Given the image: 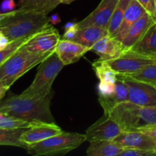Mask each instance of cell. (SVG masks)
Here are the masks:
<instances>
[{
	"mask_svg": "<svg viewBox=\"0 0 156 156\" xmlns=\"http://www.w3.org/2000/svg\"><path fill=\"white\" fill-rule=\"evenodd\" d=\"M25 128L16 129H7L0 128V146H11L27 149L28 146L21 141V133Z\"/></svg>",
	"mask_w": 156,
	"mask_h": 156,
	"instance_id": "603a6c76",
	"label": "cell"
},
{
	"mask_svg": "<svg viewBox=\"0 0 156 156\" xmlns=\"http://www.w3.org/2000/svg\"><path fill=\"white\" fill-rule=\"evenodd\" d=\"M61 132L62 129L56 123L37 122L31 127L26 129L21 133L20 139L28 146L57 135Z\"/></svg>",
	"mask_w": 156,
	"mask_h": 156,
	"instance_id": "4fadbf2b",
	"label": "cell"
},
{
	"mask_svg": "<svg viewBox=\"0 0 156 156\" xmlns=\"http://www.w3.org/2000/svg\"><path fill=\"white\" fill-rule=\"evenodd\" d=\"M65 66L56 52L39 64L34 79L21 95L27 98H41L52 91V85L61 70Z\"/></svg>",
	"mask_w": 156,
	"mask_h": 156,
	"instance_id": "5b68a950",
	"label": "cell"
},
{
	"mask_svg": "<svg viewBox=\"0 0 156 156\" xmlns=\"http://www.w3.org/2000/svg\"><path fill=\"white\" fill-rule=\"evenodd\" d=\"M31 37L32 36L20 38V39L11 41L9 45L6 46L5 48L0 50V65L3 63L11 55L13 54L18 49H19L23 44H25Z\"/></svg>",
	"mask_w": 156,
	"mask_h": 156,
	"instance_id": "83f0119b",
	"label": "cell"
},
{
	"mask_svg": "<svg viewBox=\"0 0 156 156\" xmlns=\"http://www.w3.org/2000/svg\"><path fill=\"white\" fill-rule=\"evenodd\" d=\"M116 83H111V82H100L98 86V91L99 97L106 98L111 96L115 91Z\"/></svg>",
	"mask_w": 156,
	"mask_h": 156,
	"instance_id": "f1b7e54d",
	"label": "cell"
},
{
	"mask_svg": "<svg viewBox=\"0 0 156 156\" xmlns=\"http://www.w3.org/2000/svg\"><path fill=\"white\" fill-rule=\"evenodd\" d=\"M91 50L94 51L102 61L117 59L125 51L121 42L109 35L96 42L91 47Z\"/></svg>",
	"mask_w": 156,
	"mask_h": 156,
	"instance_id": "2e32d148",
	"label": "cell"
},
{
	"mask_svg": "<svg viewBox=\"0 0 156 156\" xmlns=\"http://www.w3.org/2000/svg\"><path fill=\"white\" fill-rule=\"evenodd\" d=\"M114 141L123 149L135 148L156 152L155 141L143 131H123Z\"/></svg>",
	"mask_w": 156,
	"mask_h": 156,
	"instance_id": "7c38bea8",
	"label": "cell"
},
{
	"mask_svg": "<svg viewBox=\"0 0 156 156\" xmlns=\"http://www.w3.org/2000/svg\"><path fill=\"white\" fill-rule=\"evenodd\" d=\"M10 42L11 41H9V38L0 30V50L5 48L6 46L9 45Z\"/></svg>",
	"mask_w": 156,
	"mask_h": 156,
	"instance_id": "836d02e7",
	"label": "cell"
},
{
	"mask_svg": "<svg viewBox=\"0 0 156 156\" xmlns=\"http://www.w3.org/2000/svg\"><path fill=\"white\" fill-rule=\"evenodd\" d=\"M118 76L141 81L155 85L156 84V62L146 66L136 73L127 75H118Z\"/></svg>",
	"mask_w": 156,
	"mask_h": 156,
	"instance_id": "484cf974",
	"label": "cell"
},
{
	"mask_svg": "<svg viewBox=\"0 0 156 156\" xmlns=\"http://www.w3.org/2000/svg\"><path fill=\"white\" fill-rule=\"evenodd\" d=\"M76 1V0H59V2H60V3H62V4H70V3H72L73 2Z\"/></svg>",
	"mask_w": 156,
	"mask_h": 156,
	"instance_id": "f35d334b",
	"label": "cell"
},
{
	"mask_svg": "<svg viewBox=\"0 0 156 156\" xmlns=\"http://www.w3.org/2000/svg\"><path fill=\"white\" fill-rule=\"evenodd\" d=\"M117 78L126 84L129 93V101L143 107L156 106V88L152 84L128 78Z\"/></svg>",
	"mask_w": 156,
	"mask_h": 156,
	"instance_id": "ba28073f",
	"label": "cell"
},
{
	"mask_svg": "<svg viewBox=\"0 0 156 156\" xmlns=\"http://www.w3.org/2000/svg\"><path fill=\"white\" fill-rule=\"evenodd\" d=\"M108 35H109V33L107 28L95 25L88 26L79 29L73 41L82 44L91 50L96 42Z\"/></svg>",
	"mask_w": 156,
	"mask_h": 156,
	"instance_id": "ac0fdd59",
	"label": "cell"
},
{
	"mask_svg": "<svg viewBox=\"0 0 156 156\" xmlns=\"http://www.w3.org/2000/svg\"><path fill=\"white\" fill-rule=\"evenodd\" d=\"M51 26L47 15L33 11L15 9L1 21L0 30L10 41L27 37Z\"/></svg>",
	"mask_w": 156,
	"mask_h": 156,
	"instance_id": "7a4b0ae2",
	"label": "cell"
},
{
	"mask_svg": "<svg viewBox=\"0 0 156 156\" xmlns=\"http://www.w3.org/2000/svg\"><path fill=\"white\" fill-rule=\"evenodd\" d=\"M92 68L100 82L116 83L118 74L106 61L98 59L92 62Z\"/></svg>",
	"mask_w": 156,
	"mask_h": 156,
	"instance_id": "cb8c5ba5",
	"label": "cell"
},
{
	"mask_svg": "<svg viewBox=\"0 0 156 156\" xmlns=\"http://www.w3.org/2000/svg\"><path fill=\"white\" fill-rule=\"evenodd\" d=\"M17 5L14 0H3L0 5L2 13H9L15 10Z\"/></svg>",
	"mask_w": 156,
	"mask_h": 156,
	"instance_id": "1f68e13d",
	"label": "cell"
},
{
	"mask_svg": "<svg viewBox=\"0 0 156 156\" xmlns=\"http://www.w3.org/2000/svg\"><path fill=\"white\" fill-rule=\"evenodd\" d=\"M105 114L115 120L123 131H143L156 126V106L143 107L127 101Z\"/></svg>",
	"mask_w": 156,
	"mask_h": 156,
	"instance_id": "3957f363",
	"label": "cell"
},
{
	"mask_svg": "<svg viewBox=\"0 0 156 156\" xmlns=\"http://www.w3.org/2000/svg\"><path fill=\"white\" fill-rule=\"evenodd\" d=\"M87 141L85 134L62 131L57 135L28 146L26 150L32 155H64Z\"/></svg>",
	"mask_w": 156,
	"mask_h": 156,
	"instance_id": "8992f818",
	"label": "cell"
},
{
	"mask_svg": "<svg viewBox=\"0 0 156 156\" xmlns=\"http://www.w3.org/2000/svg\"><path fill=\"white\" fill-rule=\"evenodd\" d=\"M87 141H112L118 136L123 129L120 125L108 115L104 114L101 118L90 126L85 131Z\"/></svg>",
	"mask_w": 156,
	"mask_h": 156,
	"instance_id": "9c48e42d",
	"label": "cell"
},
{
	"mask_svg": "<svg viewBox=\"0 0 156 156\" xmlns=\"http://www.w3.org/2000/svg\"><path fill=\"white\" fill-rule=\"evenodd\" d=\"M156 155V152L152 151L143 150L135 148H124L120 156H151Z\"/></svg>",
	"mask_w": 156,
	"mask_h": 156,
	"instance_id": "f546056e",
	"label": "cell"
},
{
	"mask_svg": "<svg viewBox=\"0 0 156 156\" xmlns=\"http://www.w3.org/2000/svg\"><path fill=\"white\" fill-rule=\"evenodd\" d=\"M123 148L112 141H93L87 149L88 156H120Z\"/></svg>",
	"mask_w": 156,
	"mask_h": 156,
	"instance_id": "ffe728a7",
	"label": "cell"
},
{
	"mask_svg": "<svg viewBox=\"0 0 156 156\" xmlns=\"http://www.w3.org/2000/svg\"><path fill=\"white\" fill-rule=\"evenodd\" d=\"M49 19H50V22L52 24H53V25L57 24L61 22V18L58 14H54V15H52L50 18H49Z\"/></svg>",
	"mask_w": 156,
	"mask_h": 156,
	"instance_id": "d590c367",
	"label": "cell"
},
{
	"mask_svg": "<svg viewBox=\"0 0 156 156\" xmlns=\"http://www.w3.org/2000/svg\"><path fill=\"white\" fill-rule=\"evenodd\" d=\"M146 13H147L146 11L137 0H130L125 11L124 17L121 25L118 31L113 37L116 38L119 41H121L127 32L129 27Z\"/></svg>",
	"mask_w": 156,
	"mask_h": 156,
	"instance_id": "e0dca14e",
	"label": "cell"
},
{
	"mask_svg": "<svg viewBox=\"0 0 156 156\" xmlns=\"http://www.w3.org/2000/svg\"><path fill=\"white\" fill-rule=\"evenodd\" d=\"M8 90H9V88H7L5 86H4V85L0 83V101L2 100L3 98L5 96Z\"/></svg>",
	"mask_w": 156,
	"mask_h": 156,
	"instance_id": "8d00e7d4",
	"label": "cell"
},
{
	"mask_svg": "<svg viewBox=\"0 0 156 156\" xmlns=\"http://www.w3.org/2000/svg\"><path fill=\"white\" fill-rule=\"evenodd\" d=\"M89 50L90 48L76 41L64 39H60L55 48V52L65 66L76 62Z\"/></svg>",
	"mask_w": 156,
	"mask_h": 156,
	"instance_id": "9a60e30c",
	"label": "cell"
},
{
	"mask_svg": "<svg viewBox=\"0 0 156 156\" xmlns=\"http://www.w3.org/2000/svg\"><path fill=\"white\" fill-rule=\"evenodd\" d=\"M129 2L130 0H119L117 6L113 12L108 27L109 36L114 37L116 33L118 31L123 20L125 11H126Z\"/></svg>",
	"mask_w": 156,
	"mask_h": 156,
	"instance_id": "d4e9b609",
	"label": "cell"
},
{
	"mask_svg": "<svg viewBox=\"0 0 156 156\" xmlns=\"http://www.w3.org/2000/svg\"><path fill=\"white\" fill-rule=\"evenodd\" d=\"M129 101V93L126 84L122 79L117 78L114 92L111 96L106 98L98 97V101L104 110V113L107 114L113 108L118 104Z\"/></svg>",
	"mask_w": 156,
	"mask_h": 156,
	"instance_id": "d6986e66",
	"label": "cell"
},
{
	"mask_svg": "<svg viewBox=\"0 0 156 156\" xmlns=\"http://www.w3.org/2000/svg\"><path fill=\"white\" fill-rule=\"evenodd\" d=\"M118 2L119 0H102L91 14L78 22L79 28L95 25L108 29L110 20Z\"/></svg>",
	"mask_w": 156,
	"mask_h": 156,
	"instance_id": "8fae6325",
	"label": "cell"
},
{
	"mask_svg": "<svg viewBox=\"0 0 156 156\" xmlns=\"http://www.w3.org/2000/svg\"><path fill=\"white\" fill-rule=\"evenodd\" d=\"M79 24H77L74 26V27H71V28H69L67 30H65L64 32V34L62 36V39L64 40H68V41H74L75 37H76V34H77V32L79 30Z\"/></svg>",
	"mask_w": 156,
	"mask_h": 156,
	"instance_id": "d6a6232c",
	"label": "cell"
},
{
	"mask_svg": "<svg viewBox=\"0 0 156 156\" xmlns=\"http://www.w3.org/2000/svg\"><path fill=\"white\" fill-rule=\"evenodd\" d=\"M155 88H156V84H155Z\"/></svg>",
	"mask_w": 156,
	"mask_h": 156,
	"instance_id": "60d3db41",
	"label": "cell"
},
{
	"mask_svg": "<svg viewBox=\"0 0 156 156\" xmlns=\"http://www.w3.org/2000/svg\"><path fill=\"white\" fill-rule=\"evenodd\" d=\"M53 96V90L47 95L41 98H27L21 94L9 96L0 101V113L27 121L56 123L50 111Z\"/></svg>",
	"mask_w": 156,
	"mask_h": 156,
	"instance_id": "6da1fadb",
	"label": "cell"
},
{
	"mask_svg": "<svg viewBox=\"0 0 156 156\" xmlns=\"http://www.w3.org/2000/svg\"><path fill=\"white\" fill-rule=\"evenodd\" d=\"M59 41V32L51 25L35 34L22 46L29 51L42 54L54 50Z\"/></svg>",
	"mask_w": 156,
	"mask_h": 156,
	"instance_id": "30bf717a",
	"label": "cell"
},
{
	"mask_svg": "<svg viewBox=\"0 0 156 156\" xmlns=\"http://www.w3.org/2000/svg\"><path fill=\"white\" fill-rule=\"evenodd\" d=\"M156 22V20L149 13L136 21L128 29L127 32L120 41L125 50L132 49L143 37L151 26Z\"/></svg>",
	"mask_w": 156,
	"mask_h": 156,
	"instance_id": "5bb4252c",
	"label": "cell"
},
{
	"mask_svg": "<svg viewBox=\"0 0 156 156\" xmlns=\"http://www.w3.org/2000/svg\"><path fill=\"white\" fill-rule=\"evenodd\" d=\"M59 4H60L59 0H19L18 9L33 11L47 15L54 10Z\"/></svg>",
	"mask_w": 156,
	"mask_h": 156,
	"instance_id": "7402d4cb",
	"label": "cell"
},
{
	"mask_svg": "<svg viewBox=\"0 0 156 156\" xmlns=\"http://www.w3.org/2000/svg\"><path fill=\"white\" fill-rule=\"evenodd\" d=\"M118 75L136 73L146 66L156 62V59L133 50H125L117 59L106 61Z\"/></svg>",
	"mask_w": 156,
	"mask_h": 156,
	"instance_id": "52a82bcc",
	"label": "cell"
},
{
	"mask_svg": "<svg viewBox=\"0 0 156 156\" xmlns=\"http://www.w3.org/2000/svg\"><path fill=\"white\" fill-rule=\"evenodd\" d=\"M76 24H77V22H76V23L68 22L66 24H65V26H64V29H65V30H67V29H69V28H71V27H74V26L76 25Z\"/></svg>",
	"mask_w": 156,
	"mask_h": 156,
	"instance_id": "74e56055",
	"label": "cell"
},
{
	"mask_svg": "<svg viewBox=\"0 0 156 156\" xmlns=\"http://www.w3.org/2000/svg\"><path fill=\"white\" fill-rule=\"evenodd\" d=\"M130 50L156 59V22L151 26L143 37Z\"/></svg>",
	"mask_w": 156,
	"mask_h": 156,
	"instance_id": "44dd1931",
	"label": "cell"
},
{
	"mask_svg": "<svg viewBox=\"0 0 156 156\" xmlns=\"http://www.w3.org/2000/svg\"><path fill=\"white\" fill-rule=\"evenodd\" d=\"M143 132L146 133L148 135L150 136L153 139V140L155 141V143L156 144V126H152V127L147 128V129H144V130H143Z\"/></svg>",
	"mask_w": 156,
	"mask_h": 156,
	"instance_id": "e575fe53",
	"label": "cell"
},
{
	"mask_svg": "<svg viewBox=\"0 0 156 156\" xmlns=\"http://www.w3.org/2000/svg\"><path fill=\"white\" fill-rule=\"evenodd\" d=\"M2 13V12H1V11H0V14H1Z\"/></svg>",
	"mask_w": 156,
	"mask_h": 156,
	"instance_id": "b9f144b4",
	"label": "cell"
},
{
	"mask_svg": "<svg viewBox=\"0 0 156 156\" xmlns=\"http://www.w3.org/2000/svg\"><path fill=\"white\" fill-rule=\"evenodd\" d=\"M9 14H10V12H9V13H1L0 14V24H1V21H2V20L4 19L5 17H7Z\"/></svg>",
	"mask_w": 156,
	"mask_h": 156,
	"instance_id": "ab89813d",
	"label": "cell"
},
{
	"mask_svg": "<svg viewBox=\"0 0 156 156\" xmlns=\"http://www.w3.org/2000/svg\"><path fill=\"white\" fill-rule=\"evenodd\" d=\"M54 51L40 54L29 51L21 46L0 65V83L9 89L18 79Z\"/></svg>",
	"mask_w": 156,
	"mask_h": 156,
	"instance_id": "277c9868",
	"label": "cell"
},
{
	"mask_svg": "<svg viewBox=\"0 0 156 156\" xmlns=\"http://www.w3.org/2000/svg\"><path fill=\"white\" fill-rule=\"evenodd\" d=\"M147 13L156 20V0H137Z\"/></svg>",
	"mask_w": 156,
	"mask_h": 156,
	"instance_id": "4dcf8cb0",
	"label": "cell"
},
{
	"mask_svg": "<svg viewBox=\"0 0 156 156\" xmlns=\"http://www.w3.org/2000/svg\"><path fill=\"white\" fill-rule=\"evenodd\" d=\"M37 121H27L21 119L15 118V117L5 116L2 120H0V128L7 129H22V128L31 127Z\"/></svg>",
	"mask_w": 156,
	"mask_h": 156,
	"instance_id": "4316f807",
	"label": "cell"
}]
</instances>
